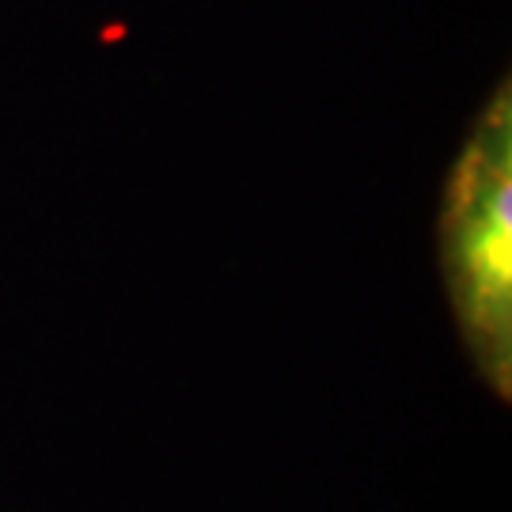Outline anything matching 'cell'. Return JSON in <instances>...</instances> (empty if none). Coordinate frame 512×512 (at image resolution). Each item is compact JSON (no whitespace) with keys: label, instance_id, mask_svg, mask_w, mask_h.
I'll use <instances>...</instances> for the list:
<instances>
[{"label":"cell","instance_id":"obj_1","mask_svg":"<svg viewBox=\"0 0 512 512\" xmlns=\"http://www.w3.org/2000/svg\"><path fill=\"white\" fill-rule=\"evenodd\" d=\"M512 118L501 88L459 152L440 209V258L463 342L501 399L512 380Z\"/></svg>","mask_w":512,"mask_h":512}]
</instances>
